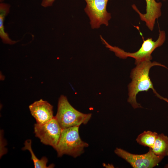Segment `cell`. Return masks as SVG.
<instances>
[{
	"label": "cell",
	"mask_w": 168,
	"mask_h": 168,
	"mask_svg": "<svg viewBox=\"0 0 168 168\" xmlns=\"http://www.w3.org/2000/svg\"><path fill=\"white\" fill-rule=\"evenodd\" d=\"M135 64L136 66L132 70L131 73V82L128 85V102L134 109L142 108L136 101L137 95L139 92H147L151 89L157 97L168 103V99L160 95L154 89L149 76L150 70L154 66H160L168 69L167 68L159 63L151 62V60L143 61Z\"/></svg>",
	"instance_id": "1"
},
{
	"label": "cell",
	"mask_w": 168,
	"mask_h": 168,
	"mask_svg": "<svg viewBox=\"0 0 168 168\" xmlns=\"http://www.w3.org/2000/svg\"><path fill=\"white\" fill-rule=\"evenodd\" d=\"M100 38L105 46L109 49L114 52L116 56L122 59H126L129 57L135 59V64L152 59V54L157 48L161 46L166 40V33L164 31H159L158 38L156 41L152 40V38H148L145 40L140 48L136 52L130 53L116 46H113L109 44L101 36Z\"/></svg>",
	"instance_id": "2"
},
{
	"label": "cell",
	"mask_w": 168,
	"mask_h": 168,
	"mask_svg": "<svg viewBox=\"0 0 168 168\" xmlns=\"http://www.w3.org/2000/svg\"><path fill=\"white\" fill-rule=\"evenodd\" d=\"M79 127L74 126L62 129L60 138L55 149L58 157L67 155L76 158L84 152L89 146L83 141L79 134Z\"/></svg>",
	"instance_id": "3"
},
{
	"label": "cell",
	"mask_w": 168,
	"mask_h": 168,
	"mask_svg": "<svg viewBox=\"0 0 168 168\" xmlns=\"http://www.w3.org/2000/svg\"><path fill=\"white\" fill-rule=\"evenodd\" d=\"M91 116V113H83L75 109L66 96L61 95L59 98L55 117L62 129L86 124Z\"/></svg>",
	"instance_id": "4"
},
{
	"label": "cell",
	"mask_w": 168,
	"mask_h": 168,
	"mask_svg": "<svg viewBox=\"0 0 168 168\" xmlns=\"http://www.w3.org/2000/svg\"><path fill=\"white\" fill-rule=\"evenodd\" d=\"M86 5L84 11L89 17L93 29H98L102 24L107 26L111 18L106 7L108 0H84Z\"/></svg>",
	"instance_id": "5"
},
{
	"label": "cell",
	"mask_w": 168,
	"mask_h": 168,
	"mask_svg": "<svg viewBox=\"0 0 168 168\" xmlns=\"http://www.w3.org/2000/svg\"><path fill=\"white\" fill-rule=\"evenodd\" d=\"M115 154L128 162L134 168H152L157 165L164 157L157 156L149 148L145 154H136L116 147Z\"/></svg>",
	"instance_id": "6"
},
{
	"label": "cell",
	"mask_w": 168,
	"mask_h": 168,
	"mask_svg": "<svg viewBox=\"0 0 168 168\" xmlns=\"http://www.w3.org/2000/svg\"><path fill=\"white\" fill-rule=\"evenodd\" d=\"M62 129L55 116L44 124L36 123L34 126L35 136L43 144L51 146L55 149L58 143Z\"/></svg>",
	"instance_id": "7"
},
{
	"label": "cell",
	"mask_w": 168,
	"mask_h": 168,
	"mask_svg": "<svg viewBox=\"0 0 168 168\" xmlns=\"http://www.w3.org/2000/svg\"><path fill=\"white\" fill-rule=\"evenodd\" d=\"M146 2V13H141L135 4L132 7L138 14L140 19L145 22L147 26L151 31L154 29L155 20L161 15V8L162 3L155 0H145Z\"/></svg>",
	"instance_id": "8"
},
{
	"label": "cell",
	"mask_w": 168,
	"mask_h": 168,
	"mask_svg": "<svg viewBox=\"0 0 168 168\" xmlns=\"http://www.w3.org/2000/svg\"><path fill=\"white\" fill-rule=\"evenodd\" d=\"M29 108L37 124H44L54 117L53 106L47 101L42 99L34 102Z\"/></svg>",
	"instance_id": "9"
},
{
	"label": "cell",
	"mask_w": 168,
	"mask_h": 168,
	"mask_svg": "<svg viewBox=\"0 0 168 168\" xmlns=\"http://www.w3.org/2000/svg\"><path fill=\"white\" fill-rule=\"evenodd\" d=\"M151 149L157 156L163 157L168 156V137L162 133L158 134Z\"/></svg>",
	"instance_id": "10"
},
{
	"label": "cell",
	"mask_w": 168,
	"mask_h": 168,
	"mask_svg": "<svg viewBox=\"0 0 168 168\" xmlns=\"http://www.w3.org/2000/svg\"><path fill=\"white\" fill-rule=\"evenodd\" d=\"M10 6L5 3L0 4V36L4 43L13 44L16 41H13L9 37L8 34L5 32L4 21L5 16L9 12Z\"/></svg>",
	"instance_id": "11"
},
{
	"label": "cell",
	"mask_w": 168,
	"mask_h": 168,
	"mask_svg": "<svg viewBox=\"0 0 168 168\" xmlns=\"http://www.w3.org/2000/svg\"><path fill=\"white\" fill-rule=\"evenodd\" d=\"M25 146L23 148V150H27L29 151L31 155V159L32 160L35 168H49L53 167L52 165L49 166H46L48 160L45 157H42L39 159L35 156L31 147V140L30 139L26 140L24 143Z\"/></svg>",
	"instance_id": "12"
},
{
	"label": "cell",
	"mask_w": 168,
	"mask_h": 168,
	"mask_svg": "<svg viewBox=\"0 0 168 168\" xmlns=\"http://www.w3.org/2000/svg\"><path fill=\"white\" fill-rule=\"evenodd\" d=\"M158 134L150 131H144L139 134L136 141L139 144L152 148L154 144Z\"/></svg>",
	"instance_id": "13"
},
{
	"label": "cell",
	"mask_w": 168,
	"mask_h": 168,
	"mask_svg": "<svg viewBox=\"0 0 168 168\" xmlns=\"http://www.w3.org/2000/svg\"><path fill=\"white\" fill-rule=\"evenodd\" d=\"M55 0H42L41 5L44 7H47L52 6Z\"/></svg>",
	"instance_id": "14"
},
{
	"label": "cell",
	"mask_w": 168,
	"mask_h": 168,
	"mask_svg": "<svg viewBox=\"0 0 168 168\" xmlns=\"http://www.w3.org/2000/svg\"><path fill=\"white\" fill-rule=\"evenodd\" d=\"M166 168H168V165H166Z\"/></svg>",
	"instance_id": "15"
}]
</instances>
